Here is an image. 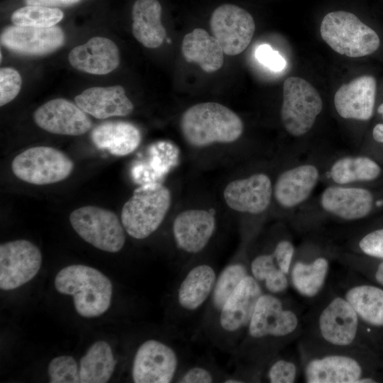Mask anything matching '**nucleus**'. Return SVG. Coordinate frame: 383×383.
I'll return each instance as SVG.
<instances>
[{
	"instance_id": "f257e3e1",
	"label": "nucleus",
	"mask_w": 383,
	"mask_h": 383,
	"mask_svg": "<svg viewBox=\"0 0 383 383\" xmlns=\"http://www.w3.org/2000/svg\"><path fill=\"white\" fill-rule=\"evenodd\" d=\"M303 313L287 295L263 293L251 321L233 355L240 364V374L247 382H260L261 371L273 357L299 339Z\"/></svg>"
},
{
	"instance_id": "f03ea898",
	"label": "nucleus",
	"mask_w": 383,
	"mask_h": 383,
	"mask_svg": "<svg viewBox=\"0 0 383 383\" xmlns=\"http://www.w3.org/2000/svg\"><path fill=\"white\" fill-rule=\"evenodd\" d=\"M296 348L305 351L368 349L377 353L353 307L331 284L303 314V331Z\"/></svg>"
},
{
	"instance_id": "7ed1b4c3",
	"label": "nucleus",
	"mask_w": 383,
	"mask_h": 383,
	"mask_svg": "<svg viewBox=\"0 0 383 383\" xmlns=\"http://www.w3.org/2000/svg\"><path fill=\"white\" fill-rule=\"evenodd\" d=\"M298 352L304 382L375 383L382 380L383 357L373 350H298Z\"/></svg>"
},
{
	"instance_id": "20e7f679",
	"label": "nucleus",
	"mask_w": 383,
	"mask_h": 383,
	"mask_svg": "<svg viewBox=\"0 0 383 383\" xmlns=\"http://www.w3.org/2000/svg\"><path fill=\"white\" fill-rule=\"evenodd\" d=\"M337 252L336 244L326 233L305 235L296 247L290 267V288L310 304L316 300L328 284Z\"/></svg>"
},
{
	"instance_id": "39448f33",
	"label": "nucleus",
	"mask_w": 383,
	"mask_h": 383,
	"mask_svg": "<svg viewBox=\"0 0 383 383\" xmlns=\"http://www.w3.org/2000/svg\"><path fill=\"white\" fill-rule=\"evenodd\" d=\"M217 276L215 267L206 262L195 264L181 273L172 294L174 331L185 337L199 331Z\"/></svg>"
},
{
	"instance_id": "423d86ee",
	"label": "nucleus",
	"mask_w": 383,
	"mask_h": 383,
	"mask_svg": "<svg viewBox=\"0 0 383 383\" xmlns=\"http://www.w3.org/2000/svg\"><path fill=\"white\" fill-rule=\"evenodd\" d=\"M331 153L326 150H309L289 157L287 165L273 182L272 201L291 217L311 199L319 182Z\"/></svg>"
},
{
	"instance_id": "0eeeda50",
	"label": "nucleus",
	"mask_w": 383,
	"mask_h": 383,
	"mask_svg": "<svg viewBox=\"0 0 383 383\" xmlns=\"http://www.w3.org/2000/svg\"><path fill=\"white\" fill-rule=\"evenodd\" d=\"M263 293L260 284L250 274L241 281L213 323L203 332L213 346L232 355L235 353Z\"/></svg>"
},
{
	"instance_id": "6e6552de",
	"label": "nucleus",
	"mask_w": 383,
	"mask_h": 383,
	"mask_svg": "<svg viewBox=\"0 0 383 383\" xmlns=\"http://www.w3.org/2000/svg\"><path fill=\"white\" fill-rule=\"evenodd\" d=\"M179 125L185 140L196 148L233 143L244 131L241 118L231 109L216 102L189 107L182 113Z\"/></svg>"
},
{
	"instance_id": "1a4fd4ad",
	"label": "nucleus",
	"mask_w": 383,
	"mask_h": 383,
	"mask_svg": "<svg viewBox=\"0 0 383 383\" xmlns=\"http://www.w3.org/2000/svg\"><path fill=\"white\" fill-rule=\"evenodd\" d=\"M296 247L292 232L285 225H281L265 245L248 257L250 274L264 293L287 295Z\"/></svg>"
},
{
	"instance_id": "9d476101",
	"label": "nucleus",
	"mask_w": 383,
	"mask_h": 383,
	"mask_svg": "<svg viewBox=\"0 0 383 383\" xmlns=\"http://www.w3.org/2000/svg\"><path fill=\"white\" fill-rule=\"evenodd\" d=\"M55 287L60 293L73 296L75 310L83 317L99 316L110 306L112 284L95 268L83 265L65 267L57 274Z\"/></svg>"
},
{
	"instance_id": "9b49d317",
	"label": "nucleus",
	"mask_w": 383,
	"mask_h": 383,
	"mask_svg": "<svg viewBox=\"0 0 383 383\" xmlns=\"http://www.w3.org/2000/svg\"><path fill=\"white\" fill-rule=\"evenodd\" d=\"M347 270L332 287L353 307L366 335L383 357V288Z\"/></svg>"
},
{
	"instance_id": "f8f14e48",
	"label": "nucleus",
	"mask_w": 383,
	"mask_h": 383,
	"mask_svg": "<svg viewBox=\"0 0 383 383\" xmlns=\"http://www.w3.org/2000/svg\"><path fill=\"white\" fill-rule=\"evenodd\" d=\"M171 200L170 190L160 183L149 182L136 188L121 211L126 232L138 240L149 237L163 222Z\"/></svg>"
},
{
	"instance_id": "ddd939ff",
	"label": "nucleus",
	"mask_w": 383,
	"mask_h": 383,
	"mask_svg": "<svg viewBox=\"0 0 383 383\" xmlns=\"http://www.w3.org/2000/svg\"><path fill=\"white\" fill-rule=\"evenodd\" d=\"M322 39L336 52L350 57L370 55L380 45L377 33L355 14L336 11L323 18L320 27Z\"/></svg>"
},
{
	"instance_id": "4468645a",
	"label": "nucleus",
	"mask_w": 383,
	"mask_h": 383,
	"mask_svg": "<svg viewBox=\"0 0 383 383\" xmlns=\"http://www.w3.org/2000/svg\"><path fill=\"white\" fill-rule=\"evenodd\" d=\"M322 111V99L308 81L298 77L284 80L280 119L289 135L294 139L306 136Z\"/></svg>"
},
{
	"instance_id": "2eb2a0df",
	"label": "nucleus",
	"mask_w": 383,
	"mask_h": 383,
	"mask_svg": "<svg viewBox=\"0 0 383 383\" xmlns=\"http://www.w3.org/2000/svg\"><path fill=\"white\" fill-rule=\"evenodd\" d=\"M177 339L172 343L149 339L140 344L133 360L131 369L133 382H175L177 376L185 366L184 353L177 343Z\"/></svg>"
},
{
	"instance_id": "dca6fc26",
	"label": "nucleus",
	"mask_w": 383,
	"mask_h": 383,
	"mask_svg": "<svg viewBox=\"0 0 383 383\" xmlns=\"http://www.w3.org/2000/svg\"><path fill=\"white\" fill-rule=\"evenodd\" d=\"M70 223L76 233L87 243L109 252H117L126 242L125 229L113 211L94 206L74 210Z\"/></svg>"
},
{
	"instance_id": "f3484780",
	"label": "nucleus",
	"mask_w": 383,
	"mask_h": 383,
	"mask_svg": "<svg viewBox=\"0 0 383 383\" xmlns=\"http://www.w3.org/2000/svg\"><path fill=\"white\" fill-rule=\"evenodd\" d=\"M16 177L26 182L45 185L67 178L74 168L63 152L48 146L30 148L14 157L11 164Z\"/></svg>"
},
{
	"instance_id": "a211bd4d",
	"label": "nucleus",
	"mask_w": 383,
	"mask_h": 383,
	"mask_svg": "<svg viewBox=\"0 0 383 383\" xmlns=\"http://www.w3.org/2000/svg\"><path fill=\"white\" fill-rule=\"evenodd\" d=\"M213 35L225 54L236 55L249 45L255 30L251 14L244 9L231 4L216 8L210 18Z\"/></svg>"
},
{
	"instance_id": "6ab92c4d",
	"label": "nucleus",
	"mask_w": 383,
	"mask_h": 383,
	"mask_svg": "<svg viewBox=\"0 0 383 383\" xmlns=\"http://www.w3.org/2000/svg\"><path fill=\"white\" fill-rule=\"evenodd\" d=\"M42 263L39 248L26 240H16L0 245V288L15 289L31 280Z\"/></svg>"
},
{
	"instance_id": "aec40b11",
	"label": "nucleus",
	"mask_w": 383,
	"mask_h": 383,
	"mask_svg": "<svg viewBox=\"0 0 383 383\" xmlns=\"http://www.w3.org/2000/svg\"><path fill=\"white\" fill-rule=\"evenodd\" d=\"M273 182L263 172L233 180L224 189L225 201L232 210L241 213L264 214L272 204Z\"/></svg>"
},
{
	"instance_id": "412c9836",
	"label": "nucleus",
	"mask_w": 383,
	"mask_h": 383,
	"mask_svg": "<svg viewBox=\"0 0 383 383\" xmlns=\"http://www.w3.org/2000/svg\"><path fill=\"white\" fill-rule=\"evenodd\" d=\"M33 119L42 129L58 135H81L92 126L86 112L65 99L45 103L34 112Z\"/></svg>"
},
{
	"instance_id": "4be33fe9",
	"label": "nucleus",
	"mask_w": 383,
	"mask_h": 383,
	"mask_svg": "<svg viewBox=\"0 0 383 383\" xmlns=\"http://www.w3.org/2000/svg\"><path fill=\"white\" fill-rule=\"evenodd\" d=\"M216 228L214 215L204 209H188L174 219L172 231L176 247L189 255H196L208 245Z\"/></svg>"
},
{
	"instance_id": "5701e85b",
	"label": "nucleus",
	"mask_w": 383,
	"mask_h": 383,
	"mask_svg": "<svg viewBox=\"0 0 383 383\" xmlns=\"http://www.w3.org/2000/svg\"><path fill=\"white\" fill-rule=\"evenodd\" d=\"M381 174V166L368 156L331 153L322 182L326 185L360 186V184L376 180Z\"/></svg>"
},
{
	"instance_id": "b1692460",
	"label": "nucleus",
	"mask_w": 383,
	"mask_h": 383,
	"mask_svg": "<svg viewBox=\"0 0 383 383\" xmlns=\"http://www.w3.org/2000/svg\"><path fill=\"white\" fill-rule=\"evenodd\" d=\"M1 43L6 48L18 53L42 55L60 48L65 43V33L57 26L35 28L13 26L3 31Z\"/></svg>"
},
{
	"instance_id": "393cba45",
	"label": "nucleus",
	"mask_w": 383,
	"mask_h": 383,
	"mask_svg": "<svg viewBox=\"0 0 383 383\" xmlns=\"http://www.w3.org/2000/svg\"><path fill=\"white\" fill-rule=\"evenodd\" d=\"M375 95V79L363 75L338 88L334 95V107L342 118L368 121L373 115Z\"/></svg>"
},
{
	"instance_id": "a878e982",
	"label": "nucleus",
	"mask_w": 383,
	"mask_h": 383,
	"mask_svg": "<svg viewBox=\"0 0 383 383\" xmlns=\"http://www.w3.org/2000/svg\"><path fill=\"white\" fill-rule=\"evenodd\" d=\"M70 64L76 70L103 75L116 69L120 62L117 45L104 37H94L83 45L74 47L68 55Z\"/></svg>"
},
{
	"instance_id": "bb28decb",
	"label": "nucleus",
	"mask_w": 383,
	"mask_h": 383,
	"mask_svg": "<svg viewBox=\"0 0 383 383\" xmlns=\"http://www.w3.org/2000/svg\"><path fill=\"white\" fill-rule=\"evenodd\" d=\"M76 104L96 118L126 116L133 111V104L120 85L94 87L84 90L74 98Z\"/></svg>"
},
{
	"instance_id": "cd10ccee",
	"label": "nucleus",
	"mask_w": 383,
	"mask_h": 383,
	"mask_svg": "<svg viewBox=\"0 0 383 383\" xmlns=\"http://www.w3.org/2000/svg\"><path fill=\"white\" fill-rule=\"evenodd\" d=\"M248 275L250 270L248 257L232 261L218 273L199 331L204 332L210 326L228 299Z\"/></svg>"
},
{
	"instance_id": "c85d7f7f",
	"label": "nucleus",
	"mask_w": 383,
	"mask_h": 383,
	"mask_svg": "<svg viewBox=\"0 0 383 383\" xmlns=\"http://www.w3.org/2000/svg\"><path fill=\"white\" fill-rule=\"evenodd\" d=\"M91 138L99 149L106 150L113 155L124 156L133 152L139 146L141 133L131 123L109 121L94 128Z\"/></svg>"
},
{
	"instance_id": "c756f323",
	"label": "nucleus",
	"mask_w": 383,
	"mask_h": 383,
	"mask_svg": "<svg viewBox=\"0 0 383 383\" xmlns=\"http://www.w3.org/2000/svg\"><path fill=\"white\" fill-rule=\"evenodd\" d=\"M158 0H136L132 8V30L135 39L148 48L160 47L166 37Z\"/></svg>"
},
{
	"instance_id": "7c9ffc66",
	"label": "nucleus",
	"mask_w": 383,
	"mask_h": 383,
	"mask_svg": "<svg viewBox=\"0 0 383 383\" xmlns=\"http://www.w3.org/2000/svg\"><path fill=\"white\" fill-rule=\"evenodd\" d=\"M182 53L187 62L197 63L207 73L218 70L224 62V52L218 41L202 28L185 35Z\"/></svg>"
},
{
	"instance_id": "2f4dec72",
	"label": "nucleus",
	"mask_w": 383,
	"mask_h": 383,
	"mask_svg": "<svg viewBox=\"0 0 383 383\" xmlns=\"http://www.w3.org/2000/svg\"><path fill=\"white\" fill-rule=\"evenodd\" d=\"M328 235L340 250L383 259V226L360 231L349 226L335 235Z\"/></svg>"
},
{
	"instance_id": "473e14b6",
	"label": "nucleus",
	"mask_w": 383,
	"mask_h": 383,
	"mask_svg": "<svg viewBox=\"0 0 383 383\" xmlns=\"http://www.w3.org/2000/svg\"><path fill=\"white\" fill-rule=\"evenodd\" d=\"M116 365V360L109 344L103 340L96 341L80 360L79 370L80 382H107Z\"/></svg>"
},
{
	"instance_id": "72a5a7b5",
	"label": "nucleus",
	"mask_w": 383,
	"mask_h": 383,
	"mask_svg": "<svg viewBox=\"0 0 383 383\" xmlns=\"http://www.w3.org/2000/svg\"><path fill=\"white\" fill-rule=\"evenodd\" d=\"M282 351L263 367L260 382L294 383L301 379V365L296 348L295 353Z\"/></svg>"
},
{
	"instance_id": "f704fd0d",
	"label": "nucleus",
	"mask_w": 383,
	"mask_h": 383,
	"mask_svg": "<svg viewBox=\"0 0 383 383\" xmlns=\"http://www.w3.org/2000/svg\"><path fill=\"white\" fill-rule=\"evenodd\" d=\"M336 262L383 288V259L344 252L338 248Z\"/></svg>"
},
{
	"instance_id": "c9c22d12",
	"label": "nucleus",
	"mask_w": 383,
	"mask_h": 383,
	"mask_svg": "<svg viewBox=\"0 0 383 383\" xmlns=\"http://www.w3.org/2000/svg\"><path fill=\"white\" fill-rule=\"evenodd\" d=\"M63 17L64 13L57 7L26 5L16 9L11 18L15 26L48 28L55 26Z\"/></svg>"
},
{
	"instance_id": "e433bc0d",
	"label": "nucleus",
	"mask_w": 383,
	"mask_h": 383,
	"mask_svg": "<svg viewBox=\"0 0 383 383\" xmlns=\"http://www.w3.org/2000/svg\"><path fill=\"white\" fill-rule=\"evenodd\" d=\"M50 383L80 382L79 370L75 360L69 355L53 358L48 366Z\"/></svg>"
},
{
	"instance_id": "4c0bfd02",
	"label": "nucleus",
	"mask_w": 383,
	"mask_h": 383,
	"mask_svg": "<svg viewBox=\"0 0 383 383\" xmlns=\"http://www.w3.org/2000/svg\"><path fill=\"white\" fill-rule=\"evenodd\" d=\"M227 374H220L217 369L206 363L187 365L182 370L175 382L211 383L222 382Z\"/></svg>"
},
{
	"instance_id": "58836bf2",
	"label": "nucleus",
	"mask_w": 383,
	"mask_h": 383,
	"mask_svg": "<svg viewBox=\"0 0 383 383\" xmlns=\"http://www.w3.org/2000/svg\"><path fill=\"white\" fill-rule=\"evenodd\" d=\"M22 79L18 72L11 67L0 70V106L11 101L18 94Z\"/></svg>"
},
{
	"instance_id": "ea45409f",
	"label": "nucleus",
	"mask_w": 383,
	"mask_h": 383,
	"mask_svg": "<svg viewBox=\"0 0 383 383\" xmlns=\"http://www.w3.org/2000/svg\"><path fill=\"white\" fill-rule=\"evenodd\" d=\"M257 61L273 72H280L286 67V60L268 44L259 45L255 52Z\"/></svg>"
},
{
	"instance_id": "a19ab883",
	"label": "nucleus",
	"mask_w": 383,
	"mask_h": 383,
	"mask_svg": "<svg viewBox=\"0 0 383 383\" xmlns=\"http://www.w3.org/2000/svg\"><path fill=\"white\" fill-rule=\"evenodd\" d=\"M26 5H38L49 7L67 6L75 4L81 0H24Z\"/></svg>"
},
{
	"instance_id": "79ce46f5",
	"label": "nucleus",
	"mask_w": 383,
	"mask_h": 383,
	"mask_svg": "<svg viewBox=\"0 0 383 383\" xmlns=\"http://www.w3.org/2000/svg\"><path fill=\"white\" fill-rule=\"evenodd\" d=\"M372 138L376 142L383 144V123H378L373 128Z\"/></svg>"
},
{
	"instance_id": "37998d69",
	"label": "nucleus",
	"mask_w": 383,
	"mask_h": 383,
	"mask_svg": "<svg viewBox=\"0 0 383 383\" xmlns=\"http://www.w3.org/2000/svg\"><path fill=\"white\" fill-rule=\"evenodd\" d=\"M377 111L379 113L382 114L383 117V103L378 106Z\"/></svg>"
}]
</instances>
